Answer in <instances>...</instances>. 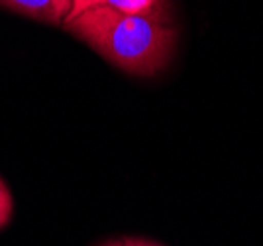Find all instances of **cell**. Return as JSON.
<instances>
[{
  "instance_id": "cell-1",
  "label": "cell",
  "mask_w": 263,
  "mask_h": 246,
  "mask_svg": "<svg viewBox=\"0 0 263 246\" xmlns=\"http://www.w3.org/2000/svg\"><path fill=\"white\" fill-rule=\"evenodd\" d=\"M97 54L136 77H152L169 65L175 51L177 30L149 16H136L106 6L88 8L65 22Z\"/></svg>"
},
{
  "instance_id": "cell-6",
  "label": "cell",
  "mask_w": 263,
  "mask_h": 246,
  "mask_svg": "<svg viewBox=\"0 0 263 246\" xmlns=\"http://www.w3.org/2000/svg\"><path fill=\"white\" fill-rule=\"evenodd\" d=\"M102 246H124L122 240H110V242H104Z\"/></svg>"
},
{
  "instance_id": "cell-3",
  "label": "cell",
  "mask_w": 263,
  "mask_h": 246,
  "mask_svg": "<svg viewBox=\"0 0 263 246\" xmlns=\"http://www.w3.org/2000/svg\"><path fill=\"white\" fill-rule=\"evenodd\" d=\"M0 6L24 16L49 24L67 22L71 14V0H0Z\"/></svg>"
},
{
  "instance_id": "cell-5",
  "label": "cell",
  "mask_w": 263,
  "mask_h": 246,
  "mask_svg": "<svg viewBox=\"0 0 263 246\" xmlns=\"http://www.w3.org/2000/svg\"><path fill=\"white\" fill-rule=\"evenodd\" d=\"M122 242H124V246H163L159 242H154V240H147V238H138V236H126Z\"/></svg>"
},
{
  "instance_id": "cell-4",
  "label": "cell",
  "mask_w": 263,
  "mask_h": 246,
  "mask_svg": "<svg viewBox=\"0 0 263 246\" xmlns=\"http://www.w3.org/2000/svg\"><path fill=\"white\" fill-rule=\"evenodd\" d=\"M12 209H14V205H12L10 191L6 187V183L0 179V229L10 223Z\"/></svg>"
},
{
  "instance_id": "cell-2",
  "label": "cell",
  "mask_w": 263,
  "mask_h": 246,
  "mask_svg": "<svg viewBox=\"0 0 263 246\" xmlns=\"http://www.w3.org/2000/svg\"><path fill=\"white\" fill-rule=\"evenodd\" d=\"M71 14L67 18L73 20L79 14H83L88 8L106 6L112 10L124 12V14H136V16H149L159 22L169 20V0H71Z\"/></svg>"
}]
</instances>
